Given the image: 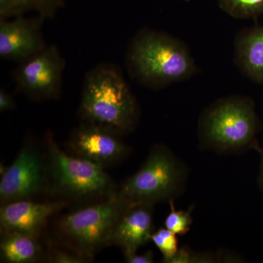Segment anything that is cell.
<instances>
[{
	"label": "cell",
	"instance_id": "obj_1",
	"mask_svg": "<svg viewBox=\"0 0 263 263\" xmlns=\"http://www.w3.org/2000/svg\"><path fill=\"white\" fill-rule=\"evenodd\" d=\"M79 114L82 122L122 136L136 129L139 107L122 73L113 65H102L85 78Z\"/></svg>",
	"mask_w": 263,
	"mask_h": 263
},
{
	"label": "cell",
	"instance_id": "obj_2",
	"mask_svg": "<svg viewBox=\"0 0 263 263\" xmlns=\"http://www.w3.org/2000/svg\"><path fill=\"white\" fill-rule=\"evenodd\" d=\"M127 65L134 79L153 89L186 80L196 72L194 59L183 43L152 30L142 31L133 39Z\"/></svg>",
	"mask_w": 263,
	"mask_h": 263
},
{
	"label": "cell",
	"instance_id": "obj_3",
	"mask_svg": "<svg viewBox=\"0 0 263 263\" xmlns=\"http://www.w3.org/2000/svg\"><path fill=\"white\" fill-rule=\"evenodd\" d=\"M48 193L66 202L99 201L118 188L105 169L91 161L66 153L51 133L46 135Z\"/></svg>",
	"mask_w": 263,
	"mask_h": 263
},
{
	"label": "cell",
	"instance_id": "obj_4",
	"mask_svg": "<svg viewBox=\"0 0 263 263\" xmlns=\"http://www.w3.org/2000/svg\"><path fill=\"white\" fill-rule=\"evenodd\" d=\"M257 121L249 98L230 96L212 104L199 122L205 148L220 152H239L255 147Z\"/></svg>",
	"mask_w": 263,
	"mask_h": 263
},
{
	"label": "cell",
	"instance_id": "obj_5",
	"mask_svg": "<svg viewBox=\"0 0 263 263\" xmlns=\"http://www.w3.org/2000/svg\"><path fill=\"white\" fill-rule=\"evenodd\" d=\"M187 170L164 145H156L136 174L118 189L117 194L130 204L171 201L185 190Z\"/></svg>",
	"mask_w": 263,
	"mask_h": 263
},
{
	"label": "cell",
	"instance_id": "obj_6",
	"mask_svg": "<svg viewBox=\"0 0 263 263\" xmlns=\"http://www.w3.org/2000/svg\"><path fill=\"white\" fill-rule=\"evenodd\" d=\"M130 205L116 193L65 214L59 221L58 230L66 247L91 261L100 249L110 246L117 221Z\"/></svg>",
	"mask_w": 263,
	"mask_h": 263
},
{
	"label": "cell",
	"instance_id": "obj_7",
	"mask_svg": "<svg viewBox=\"0 0 263 263\" xmlns=\"http://www.w3.org/2000/svg\"><path fill=\"white\" fill-rule=\"evenodd\" d=\"M2 205L22 200H32L48 193L46 152L41 153L32 142L24 143L13 163L1 171Z\"/></svg>",
	"mask_w": 263,
	"mask_h": 263
},
{
	"label": "cell",
	"instance_id": "obj_8",
	"mask_svg": "<svg viewBox=\"0 0 263 263\" xmlns=\"http://www.w3.org/2000/svg\"><path fill=\"white\" fill-rule=\"evenodd\" d=\"M65 60L56 46L20 62L14 79L19 91L34 100L55 99L60 94Z\"/></svg>",
	"mask_w": 263,
	"mask_h": 263
},
{
	"label": "cell",
	"instance_id": "obj_9",
	"mask_svg": "<svg viewBox=\"0 0 263 263\" xmlns=\"http://www.w3.org/2000/svg\"><path fill=\"white\" fill-rule=\"evenodd\" d=\"M117 133L87 122H81L70 137L71 154L104 167H112L124 160L129 148Z\"/></svg>",
	"mask_w": 263,
	"mask_h": 263
},
{
	"label": "cell",
	"instance_id": "obj_10",
	"mask_svg": "<svg viewBox=\"0 0 263 263\" xmlns=\"http://www.w3.org/2000/svg\"><path fill=\"white\" fill-rule=\"evenodd\" d=\"M68 204L60 199L46 202L22 200L3 204L0 209L1 233L18 232L39 236L48 219Z\"/></svg>",
	"mask_w": 263,
	"mask_h": 263
},
{
	"label": "cell",
	"instance_id": "obj_11",
	"mask_svg": "<svg viewBox=\"0 0 263 263\" xmlns=\"http://www.w3.org/2000/svg\"><path fill=\"white\" fill-rule=\"evenodd\" d=\"M41 18L22 16L0 23V57L24 62L46 48L41 32Z\"/></svg>",
	"mask_w": 263,
	"mask_h": 263
},
{
	"label": "cell",
	"instance_id": "obj_12",
	"mask_svg": "<svg viewBox=\"0 0 263 263\" xmlns=\"http://www.w3.org/2000/svg\"><path fill=\"white\" fill-rule=\"evenodd\" d=\"M153 207L148 204H131L117 221L110 246L120 247L124 255L135 253L146 245L154 233Z\"/></svg>",
	"mask_w": 263,
	"mask_h": 263
},
{
	"label": "cell",
	"instance_id": "obj_13",
	"mask_svg": "<svg viewBox=\"0 0 263 263\" xmlns=\"http://www.w3.org/2000/svg\"><path fill=\"white\" fill-rule=\"evenodd\" d=\"M235 60L238 68L249 79L263 82V26L237 36Z\"/></svg>",
	"mask_w": 263,
	"mask_h": 263
},
{
	"label": "cell",
	"instance_id": "obj_14",
	"mask_svg": "<svg viewBox=\"0 0 263 263\" xmlns=\"http://www.w3.org/2000/svg\"><path fill=\"white\" fill-rule=\"evenodd\" d=\"M44 254L38 236L10 232L2 233L1 260L8 263H32L41 260Z\"/></svg>",
	"mask_w": 263,
	"mask_h": 263
},
{
	"label": "cell",
	"instance_id": "obj_15",
	"mask_svg": "<svg viewBox=\"0 0 263 263\" xmlns=\"http://www.w3.org/2000/svg\"><path fill=\"white\" fill-rule=\"evenodd\" d=\"M63 0H0L1 20L36 10L43 17L51 16L61 6Z\"/></svg>",
	"mask_w": 263,
	"mask_h": 263
},
{
	"label": "cell",
	"instance_id": "obj_16",
	"mask_svg": "<svg viewBox=\"0 0 263 263\" xmlns=\"http://www.w3.org/2000/svg\"><path fill=\"white\" fill-rule=\"evenodd\" d=\"M219 7L237 19L254 18L263 13V0H218Z\"/></svg>",
	"mask_w": 263,
	"mask_h": 263
},
{
	"label": "cell",
	"instance_id": "obj_17",
	"mask_svg": "<svg viewBox=\"0 0 263 263\" xmlns=\"http://www.w3.org/2000/svg\"><path fill=\"white\" fill-rule=\"evenodd\" d=\"M151 240L163 255V262H168L179 251L176 235L166 228H161L154 232Z\"/></svg>",
	"mask_w": 263,
	"mask_h": 263
},
{
	"label": "cell",
	"instance_id": "obj_18",
	"mask_svg": "<svg viewBox=\"0 0 263 263\" xmlns=\"http://www.w3.org/2000/svg\"><path fill=\"white\" fill-rule=\"evenodd\" d=\"M169 202L171 212L164 220V227L176 235L186 234L190 231L193 224L191 210L187 212L176 211L174 200H171Z\"/></svg>",
	"mask_w": 263,
	"mask_h": 263
},
{
	"label": "cell",
	"instance_id": "obj_19",
	"mask_svg": "<svg viewBox=\"0 0 263 263\" xmlns=\"http://www.w3.org/2000/svg\"><path fill=\"white\" fill-rule=\"evenodd\" d=\"M48 259L51 262L56 263H82L88 262L87 259L76 253L70 248H53L48 254Z\"/></svg>",
	"mask_w": 263,
	"mask_h": 263
},
{
	"label": "cell",
	"instance_id": "obj_20",
	"mask_svg": "<svg viewBox=\"0 0 263 263\" xmlns=\"http://www.w3.org/2000/svg\"><path fill=\"white\" fill-rule=\"evenodd\" d=\"M125 261L129 263H152L154 262V253L148 251L145 253L138 254L135 253L124 254Z\"/></svg>",
	"mask_w": 263,
	"mask_h": 263
},
{
	"label": "cell",
	"instance_id": "obj_21",
	"mask_svg": "<svg viewBox=\"0 0 263 263\" xmlns=\"http://www.w3.org/2000/svg\"><path fill=\"white\" fill-rule=\"evenodd\" d=\"M195 261V254L192 253L188 249L182 248L179 249L167 263H190Z\"/></svg>",
	"mask_w": 263,
	"mask_h": 263
},
{
	"label": "cell",
	"instance_id": "obj_22",
	"mask_svg": "<svg viewBox=\"0 0 263 263\" xmlns=\"http://www.w3.org/2000/svg\"><path fill=\"white\" fill-rule=\"evenodd\" d=\"M15 103L12 95L4 89L0 90V111H8L14 110Z\"/></svg>",
	"mask_w": 263,
	"mask_h": 263
},
{
	"label": "cell",
	"instance_id": "obj_23",
	"mask_svg": "<svg viewBox=\"0 0 263 263\" xmlns=\"http://www.w3.org/2000/svg\"><path fill=\"white\" fill-rule=\"evenodd\" d=\"M259 183L263 190V154L262 159V165H261L260 176H259Z\"/></svg>",
	"mask_w": 263,
	"mask_h": 263
}]
</instances>
